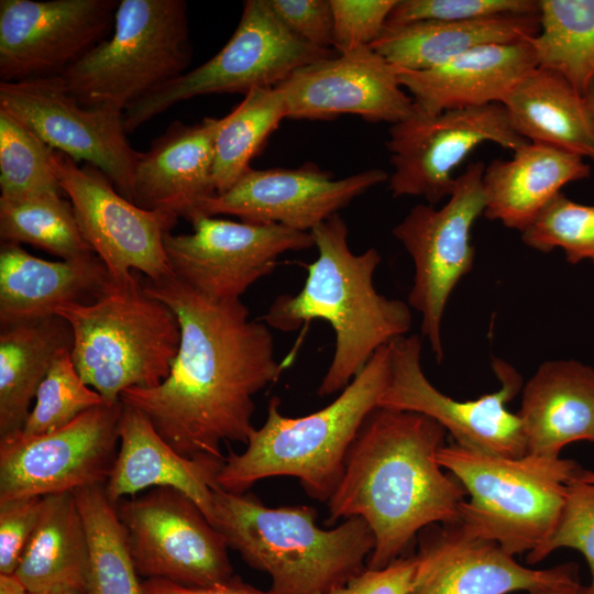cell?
Instances as JSON below:
<instances>
[{
    "label": "cell",
    "instance_id": "4fadbf2b",
    "mask_svg": "<svg viewBox=\"0 0 594 594\" xmlns=\"http://www.w3.org/2000/svg\"><path fill=\"white\" fill-rule=\"evenodd\" d=\"M116 507L139 575L189 587L233 576L223 536L184 493L155 487Z\"/></svg>",
    "mask_w": 594,
    "mask_h": 594
},
{
    "label": "cell",
    "instance_id": "8992f818",
    "mask_svg": "<svg viewBox=\"0 0 594 594\" xmlns=\"http://www.w3.org/2000/svg\"><path fill=\"white\" fill-rule=\"evenodd\" d=\"M438 461L470 496L460 505L459 522L512 556L547 542L561 516L569 483L584 470L560 457L490 455L457 443L444 444Z\"/></svg>",
    "mask_w": 594,
    "mask_h": 594
},
{
    "label": "cell",
    "instance_id": "5b68a950",
    "mask_svg": "<svg viewBox=\"0 0 594 594\" xmlns=\"http://www.w3.org/2000/svg\"><path fill=\"white\" fill-rule=\"evenodd\" d=\"M307 505L267 507L251 493L213 488L212 525L229 548L266 573L274 594H317L346 584L366 569L374 535L360 517L322 529Z\"/></svg>",
    "mask_w": 594,
    "mask_h": 594
},
{
    "label": "cell",
    "instance_id": "ac0fdd59",
    "mask_svg": "<svg viewBox=\"0 0 594 594\" xmlns=\"http://www.w3.org/2000/svg\"><path fill=\"white\" fill-rule=\"evenodd\" d=\"M119 3V0H1V81L62 77L111 35Z\"/></svg>",
    "mask_w": 594,
    "mask_h": 594
},
{
    "label": "cell",
    "instance_id": "277c9868",
    "mask_svg": "<svg viewBox=\"0 0 594 594\" xmlns=\"http://www.w3.org/2000/svg\"><path fill=\"white\" fill-rule=\"evenodd\" d=\"M392 365L389 343L380 348L362 371L328 406L302 417H286L273 396L264 424L253 429L242 453L229 451L217 485L245 493L257 481L298 479L305 492L327 503L344 470L349 449L367 416L378 407Z\"/></svg>",
    "mask_w": 594,
    "mask_h": 594
},
{
    "label": "cell",
    "instance_id": "e0dca14e",
    "mask_svg": "<svg viewBox=\"0 0 594 594\" xmlns=\"http://www.w3.org/2000/svg\"><path fill=\"white\" fill-rule=\"evenodd\" d=\"M0 110L25 124L53 150L99 168L133 202L141 152L128 141L123 112L81 106L62 77L1 81Z\"/></svg>",
    "mask_w": 594,
    "mask_h": 594
},
{
    "label": "cell",
    "instance_id": "f35d334b",
    "mask_svg": "<svg viewBox=\"0 0 594 594\" xmlns=\"http://www.w3.org/2000/svg\"><path fill=\"white\" fill-rule=\"evenodd\" d=\"M580 475L568 485L564 506L552 535L541 547L527 553L526 561L535 564L559 548L575 549L586 560L591 572L588 594H594V483Z\"/></svg>",
    "mask_w": 594,
    "mask_h": 594
},
{
    "label": "cell",
    "instance_id": "f546056e",
    "mask_svg": "<svg viewBox=\"0 0 594 594\" xmlns=\"http://www.w3.org/2000/svg\"><path fill=\"white\" fill-rule=\"evenodd\" d=\"M73 343L72 328L59 316L1 327L0 438L21 431L53 362Z\"/></svg>",
    "mask_w": 594,
    "mask_h": 594
},
{
    "label": "cell",
    "instance_id": "6da1fadb",
    "mask_svg": "<svg viewBox=\"0 0 594 594\" xmlns=\"http://www.w3.org/2000/svg\"><path fill=\"white\" fill-rule=\"evenodd\" d=\"M143 289L176 315L179 349L160 385L129 388L120 399L141 410L182 455L224 458L223 442L246 444L253 396L282 373L273 334L249 318L240 299L210 300L175 275L148 279Z\"/></svg>",
    "mask_w": 594,
    "mask_h": 594
},
{
    "label": "cell",
    "instance_id": "74e56055",
    "mask_svg": "<svg viewBox=\"0 0 594 594\" xmlns=\"http://www.w3.org/2000/svg\"><path fill=\"white\" fill-rule=\"evenodd\" d=\"M521 240L542 253L561 249L571 264H594V205L576 202L560 193L521 232Z\"/></svg>",
    "mask_w": 594,
    "mask_h": 594
},
{
    "label": "cell",
    "instance_id": "2e32d148",
    "mask_svg": "<svg viewBox=\"0 0 594 594\" xmlns=\"http://www.w3.org/2000/svg\"><path fill=\"white\" fill-rule=\"evenodd\" d=\"M193 232L164 238L173 274L201 296L215 301L241 295L275 267L279 255L315 245L310 232L279 224H260L198 216Z\"/></svg>",
    "mask_w": 594,
    "mask_h": 594
},
{
    "label": "cell",
    "instance_id": "f907efd6",
    "mask_svg": "<svg viewBox=\"0 0 594 594\" xmlns=\"http://www.w3.org/2000/svg\"><path fill=\"white\" fill-rule=\"evenodd\" d=\"M580 476H581V479H583L584 481L594 483V472H592V471H586V470H584V471L581 473Z\"/></svg>",
    "mask_w": 594,
    "mask_h": 594
},
{
    "label": "cell",
    "instance_id": "1f68e13d",
    "mask_svg": "<svg viewBox=\"0 0 594 594\" xmlns=\"http://www.w3.org/2000/svg\"><path fill=\"white\" fill-rule=\"evenodd\" d=\"M537 65L562 75L584 96L594 79V0H538Z\"/></svg>",
    "mask_w": 594,
    "mask_h": 594
},
{
    "label": "cell",
    "instance_id": "30bf717a",
    "mask_svg": "<svg viewBox=\"0 0 594 594\" xmlns=\"http://www.w3.org/2000/svg\"><path fill=\"white\" fill-rule=\"evenodd\" d=\"M484 168L483 162L469 164L441 208L416 205L393 229L415 265L408 304L420 312L421 333L438 362L443 359L441 322L447 302L474 264L471 229L485 210Z\"/></svg>",
    "mask_w": 594,
    "mask_h": 594
},
{
    "label": "cell",
    "instance_id": "4dcf8cb0",
    "mask_svg": "<svg viewBox=\"0 0 594 594\" xmlns=\"http://www.w3.org/2000/svg\"><path fill=\"white\" fill-rule=\"evenodd\" d=\"M88 565L87 532L74 492L44 496L38 524L14 573L29 592H86Z\"/></svg>",
    "mask_w": 594,
    "mask_h": 594
},
{
    "label": "cell",
    "instance_id": "b9f144b4",
    "mask_svg": "<svg viewBox=\"0 0 594 594\" xmlns=\"http://www.w3.org/2000/svg\"><path fill=\"white\" fill-rule=\"evenodd\" d=\"M44 497L0 502V573H14L36 529Z\"/></svg>",
    "mask_w": 594,
    "mask_h": 594
},
{
    "label": "cell",
    "instance_id": "c3c4849f",
    "mask_svg": "<svg viewBox=\"0 0 594 594\" xmlns=\"http://www.w3.org/2000/svg\"><path fill=\"white\" fill-rule=\"evenodd\" d=\"M584 97L587 103V108H588L591 120H592L593 131H594V79L590 84L588 88L586 89ZM591 160L594 163V154Z\"/></svg>",
    "mask_w": 594,
    "mask_h": 594
},
{
    "label": "cell",
    "instance_id": "9c48e42d",
    "mask_svg": "<svg viewBox=\"0 0 594 594\" xmlns=\"http://www.w3.org/2000/svg\"><path fill=\"white\" fill-rule=\"evenodd\" d=\"M299 38L272 10L268 0H246L227 44L200 66L184 73L131 103L123 112L131 133L172 106L210 94H243L276 87L295 70L336 56Z\"/></svg>",
    "mask_w": 594,
    "mask_h": 594
},
{
    "label": "cell",
    "instance_id": "83f0119b",
    "mask_svg": "<svg viewBox=\"0 0 594 594\" xmlns=\"http://www.w3.org/2000/svg\"><path fill=\"white\" fill-rule=\"evenodd\" d=\"M539 29V14L469 21H417L385 26L371 47L398 69L421 72L483 45L529 40L537 35Z\"/></svg>",
    "mask_w": 594,
    "mask_h": 594
},
{
    "label": "cell",
    "instance_id": "ffe728a7",
    "mask_svg": "<svg viewBox=\"0 0 594 594\" xmlns=\"http://www.w3.org/2000/svg\"><path fill=\"white\" fill-rule=\"evenodd\" d=\"M388 177L385 170L374 168L334 179L312 163L295 169L251 167L229 190L206 200L199 213L230 215L244 222L310 232Z\"/></svg>",
    "mask_w": 594,
    "mask_h": 594
},
{
    "label": "cell",
    "instance_id": "7dc6e473",
    "mask_svg": "<svg viewBox=\"0 0 594 594\" xmlns=\"http://www.w3.org/2000/svg\"><path fill=\"white\" fill-rule=\"evenodd\" d=\"M29 591L15 573H0V594H26Z\"/></svg>",
    "mask_w": 594,
    "mask_h": 594
},
{
    "label": "cell",
    "instance_id": "bcb514c9",
    "mask_svg": "<svg viewBox=\"0 0 594 594\" xmlns=\"http://www.w3.org/2000/svg\"><path fill=\"white\" fill-rule=\"evenodd\" d=\"M529 594H588V587L582 584L580 580H576L558 586L534 591Z\"/></svg>",
    "mask_w": 594,
    "mask_h": 594
},
{
    "label": "cell",
    "instance_id": "d4e9b609",
    "mask_svg": "<svg viewBox=\"0 0 594 594\" xmlns=\"http://www.w3.org/2000/svg\"><path fill=\"white\" fill-rule=\"evenodd\" d=\"M537 59L529 40L473 48L428 70H399L398 80L426 114L502 103Z\"/></svg>",
    "mask_w": 594,
    "mask_h": 594
},
{
    "label": "cell",
    "instance_id": "ee69618b",
    "mask_svg": "<svg viewBox=\"0 0 594 594\" xmlns=\"http://www.w3.org/2000/svg\"><path fill=\"white\" fill-rule=\"evenodd\" d=\"M416 559L408 554L378 570L365 569L346 584L317 594H410Z\"/></svg>",
    "mask_w": 594,
    "mask_h": 594
},
{
    "label": "cell",
    "instance_id": "e575fe53",
    "mask_svg": "<svg viewBox=\"0 0 594 594\" xmlns=\"http://www.w3.org/2000/svg\"><path fill=\"white\" fill-rule=\"evenodd\" d=\"M0 237L7 243H26L62 260L92 254L82 237L70 201L62 195L0 197Z\"/></svg>",
    "mask_w": 594,
    "mask_h": 594
},
{
    "label": "cell",
    "instance_id": "7402d4cb",
    "mask_svg": "<svg viewBox=\"0 0 594 594\" xmlns=\"http://www.w3.org/2000/svg\"><path fill=\"white\" fill-rule=\"evenodd\" d=\"M222 118L195 124L174 121L140 154L133 202L191 222L201 205L217 195L213 179L215 139Z\"/></svg>",
    "mask_w": 594,
    "mask_h": 594
},
{
    "label": "cell",
    "instance_id": "ab89813d",
    "mask_svg": "<svg viewBox=\"0 0 594 594\" xmlns=\"http://www.w3.org/2000/svg\"><path fill=\"white\" fill-rule=\"evenodd\" d=\"M531 14H539L538 0H397L385 26Z\"/></svg>",
    "mask_w": 594,
    "mask_h": 594
},
{
    "label": "cell",
    "instance_id": "7bdbcfd3",
    "mask_svg": "<svg viewBox=\"0 0 594 594\" xmlns=\"http://www.w3.org/2000/svg\"><path fill=\"white\" fill-rule=\"evenodd\" d=\"M268 3L299 38L320 48H331L333 15L330 0H268Z\"/></svg>",
    "mask_w": 594,
    "mask_h": 594
},
{
    "label": "cell",
    "instance_id": "f1b7e54d",
    "mask_svg": "<svg viewBox=\"0 0 594 594\" xmlns=\"http://www.w3.org/2000/svg\"><path fill=\"white\" fill-rule=\"evenodd\" d=\"M502 105L515 132L529 143L592 158L594 131L585 97L562 75L537 66Z\"/></svg>",
    "mask_w": 594,
    "mask_h": 594
},
{
    "label": "cell",
    "instance_id": "9a60e30c",
    "mask_svg": "<svg viewBox=\"0 0 594 594\" xmlns=\"http://www.w3.org/2000/svg\"><path fill=\"white\" fill-rule=\"evenodd\" d=\"M493 142L518 150L528 143L515 132L502 103L426 114L415 109L392 124L386 147L393 172V197L420 196L435 206L451 195L453 172L479 145Z\"/></svg>",
    "mask_w": 594,
    "mask_h": 594
},
{
    "label": "cell",
    "instance_id": "4316f807",
    "mask_svg": "<svg viewBox=\"0 0 594 594\" xmlns=\"http://www.w3.org/2000/svg\"><path fill=\"white\" fill-rule=\"evenodd\" d=\"M590 174L584 157L528 142L514 151L512 158L495 160L485 166L484 216L521 233L565 185Z\"/></svg>",
    "mask_w": 594,
    "mask_h": 594
},
{
    "label": "cell",
    "instance_id": "d6986e66",
    "mask_svg": "<svg viewBox=\"0 0 594 594\" xmlns=\"http://www.w3.org/2000/svg\"><path fill=\"white\" fill-rule=\"evenodd\" d=\"M416 542L410 594L530 593L580 580L575 563L526 568L497 542L469 532L459 521L429 525Z\"/></svg>",
    "mask_w": 594,
    "mask_h": 594
},
{
    "label": "cell",
    "instance_id": "5bb4252c",
    "mask_svg": "<svg viewBox=\"0 0 594 594\" xmlns=\"http://www.w3.org/2000/svg\"><path fill=\"white\" fill-rule=\"evenodd\" d=\"M120 400L94 407L55 431L0 438V502L105 485L119 443Z\"/></svg>",
    "mask_w": 594,
    "mask_h": 594
},
{
    "label": "cell",
    "instance_id": "60d3db41",
    "mask_svg": "<svg viewBox=\"0 0 594 594\" xmlns=\"http://www.w3.org/2000/svg\"><path fill=\"white\" fill-rule=\"evenodd\" d=\"M397 0H330L333 50L340 54L371 46L383 33Z\"/></svg>",
    "mask_w": 594,
    "mask_h": 594
},
{
    "label": "cell",
    "instance_id": "3957f363",
    "mask_svg": "<svg viewBox=\"0 0 594 594\" xmlns=\"http://www.w3.org/2000/svg\"><path fill=\"white\" fill-rule=\"evenodd\" d=\"M310 233L318 257L307 265L302 288L295 295L277 296L262 320L283 332L312 319L331 326L336 349L317 391L319 396H329L344 389L380 348L404 337L413 317L407 304L377 293L373 276L381 255L374 248L354 254L348 227L338 213Z\"/></svg>",
    "mask_w": 594,
    "mask_h": 594
},
{
    "label": "cell",
    "instance_id": "7a4b0ae2",
    "mask_svg": "<svg viewBox=\"0 0 594 594\" xmlns=\"http://www.w3.org/2000/svg\"><path fill=\"white\" fill-rule=\"evenodd\" d=\"M446 432L422 414L382 407L361 426L327 505L328 524L360 517L371 528L375 544L367 569L408 556L425 527L459 521L468 493L439 464Z\"/></svg>",
    "mask_w": 594,
    "mask_h": 594
},
{
    "label": "cell",
    "instance_id": "681fc988",
    "mask_svg": "<svg viewBox=\"0 0 594 594\" xmlns=\"http://www.w3.org/2000/svg\"><path fill=\"white\" fill-rule=\"evenodd\" d=\"M26 594H86V592L76 588L61 587L38 592H28Z\"/></svg>",
    "mask_w": 594,
    "mask_h": 594
},
{
    "label": "cell",
    "instance_id": "d6a6232c",
    "mask_svg": "<svg viewBox=\"0 0 594 594\" xmlns=\"http://www.w3.org/2000/svg\"><path fill=\"white\" fill-rule=\"evenodd\" d=\"M88 539L86 594H144L117 507L105 485L74 492Z\"/></svg>",
    "mask_w": 594,
    "mask_h": 594
},
{
    "label": "cell",
    "instance_id": "44dd1931",
    "mask_svg": "<svg viewBox=\"0 0 594 594\" xmlns=\"http://www.w3.org/2000/svg\"><path fill=\"white\" fill-rule=\"evenodd\" d=\"M399 70L371 46H362L305 65L276 87L288 119L356 114L395 124L414 111V100L398 80Z\"/></svg>",
    "mask_w": 594,
    "mask_h": 594
},
{
    "label": "cell",
    "instance_id": "f6af8a7d",
    "mask_svg": "<svg viewBox=\"0 0 594 594\" xmlns=\"http://www.w3.org/2000/svg\"><path fill=\"white\" fill-rule=\"evenodd\" d=\"M143 583L144 594H274L242 582L239 578L202 587H189L163 579H147Z\"/></svg>",
    "mask_w": 594,
    "mask_h": 594
},
{
    "label": "cell",
    "instance_id": "836d02e7",
    "mask_svg": "<svg viewBox=\"0 0 594 594\" xmlns=\"http://www.w3.org/2000/svg\"><path fill=\"white\" fill-rule=\"evenodd\" d=\"M286 119L277 87L254 88L226 117L215 139L213 179L217 195L229 190L251 168L252 158Z\"/></svg>",
    "mask_w": 594,
    "mask_h": 594
},
{
    "label": "cell",
    "instance_id": "d590c367",
    "mask_svg": "<svg viewBox=\"0 0 594 594\" xmlns=\"http://www.w3.org/2000/svg\"><path fill=\"white\" fill-rule=\"evenodd\" d=\"M52 151L30 128L0 110V197L62 195Z\"/></svg>",
    "mask_w": 594,
    "mask_h": 594
},
{
    "label": "cell",
    "instance_id": "484cf974",
    "mask_svg": "<svg viewBox=\"0 0 594 594\" xmlns=\"http://www.w3.org/2000/svg\"><path fill=\"white\" fill-rule=\"evenodd\" d=\"M527 454L559 458L575 441L594 442V369L576 360L542 363L522 389Z\"/></svg>",
    "mask_w": 594,
    "mask_h": 594
},
{
    "label": "cell",
    "instance_id": "8fae6325",
    "mask_svg": "<svg viewBox=\"0 0 594 594\" xmlns=\"http://www.w3.org/2000/svg\"><path fill=\"white\" fill-rule=\"evenodd\" d=\"M51 164L73 206L80 232L102 261L118 287L139 283L133 271L150 280L173 276L164 238L178 218L161 210H147L123 197L96 166L52 151Z\"/></svg>",
    "mask_w": 594,
    "mask_h": 594
},
{
    "label": "cell",
    "instance_id": "52a82bcc",
    "mask_svg": "<svg viewBox=\"0 0 594 594\" xmlns=\"http://www.w3.org/2000/svg\"><path fill=\"white\" fill-rule=\"evenodd\" d=\"M56 316L72 328L70 352L82 381L107 404L129 388H151L169 374L180 343L176 315L140 283L114 285L89 304H69Z\"/></svg>",
    "mask_w": 594,
    "mask_h": 594
},
{
    "label": "cell",
    "instance_id": "7c38bea8",
    "mask_svg": "<svg viewBox=\"0 0 594 594\" xmlns=\"http://www.w3.org/2000/svg\"><path fill=\"white\" fill-rule=\"evenodd\" d=\"M392 365L378 407L414 411L439 422L455 443L474 452L520 458L527 454L520 418L506 408L520 391L522 378L502 359L492 360L501 387L477 399L460 402L438 391L421 367V340L417 334L389 343Z\"/></svg>",
    "mask_w": 594,
    "mask_h": 594
},
{
    "label": "cell",
    "instance_id": "ba28073f",
    "mask_svg": "<svg viewBox=\"0 0 594 594\" xmlns=\"http://www.w3.org/2000/svg\"><path fill=\"white\" fill-rule=\"evenodd\" d=\"M184 0H120L111 35L62 76L84 107L124 112L183 75L193 58Z\"/></svg>",
    "mask_w": 594,
    "mask_h": 594
},
{
    "label": "cell",
    "instance_id": "8d00e7d4",
    "mask_svg": "<svg viewBox=\"0 0 594 594\" xmlns=\"http://www.w3.org/2000/svg\"><path fill=\"white\" fill-rule=\"evenodd\" d=\"M103 404H107L103 398L78 374L70 352H64L41 383L21 432L40 436L55 431Z\"/></svg>",
    "mask_w": 594,
    "mask_h": 594
},
{
    "label": "cell",
    "instance_id": "cb8c5ba5",
    "mask_svg": "<svg viewBox=\"0 0 594 594\" xmlns=\"http://www.w3.org/2000/svg\"><path fill=\"white\" fill-rule=\"evenodd\" d=\"M116 284L95 254L57 262L36 257L21 245L0 249V324L8 327L56 316L57 308L89 304Z\"/></svg>",
    "mask_w": 594,
    "mask_h": 594
},
{
    "label": "cell",
    "instance_id": "603a6c76",
    "mask_svg": "<svg viewBox=\"0 0 594 594\" xmlns=\"http://www.w3.org/2000/svg\"><path fill=\"white\" fill-rule=\"evenodd\" d=\"M224 458L182 455L141 410L123 404L119 450L105 491L117 505L150 487L174 488L193 499L212 524L213 488Z\"/></svg>",
    "mask_w": 594,
    "mask_h": 594
}]
</instances>
